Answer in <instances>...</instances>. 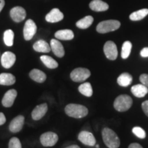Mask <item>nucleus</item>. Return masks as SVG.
I'll use <instances>...</instances> for the list:
<instances>
[{"label": "nucleus", "instance_id": "f257e3e1", "mask_svg": "<svg viewBox=\"0 0 148 148\" xmlns=\"http://www.w3.org/2000/svg\"><path fill=\"white\" fill-rule=\"evenodd\" d=\"M65 113L70 117L80 119L86 116L88 113V110L86 107L77 103H69L64 108Z\"/></svg>", "mask_w": 148, "mask_h": 148}, {"label": "nucleus", "instance_id": "f03ea898", "mask_svg": "<svg viewBox=\"0 0 148 148\" xmlns=\"http://www.w3.org/2000/svg\"><path fill=\"white\" fill-rule=\"evenodd\" d=\"M101 134L103 143L108 148H118L119 147L120 140L112 130L105 127L103 129Z\"/></svg>", "mask_w": 148, "mask_h": 148}, {"label": "nucleus", "instance_id": "7ed1b4c3", "mask_svg": "<svg viewBox=\"0 0 148 148\" xmlns=\"http://www.w3.org/2000/svg\"><path fill=\"white\" fill-rule=\"evenodd\" d=\"M132 103V99L129 95H121L116 98L113 106L118 112H125L131 108Z\"/></svg>", "mask_w": 148, "mask_h": 148}, {"label": "nucleus", "instance_id": "20e7f679", "mask_svg": "<svg viewBox=\"0 0 148 148\" xmlns=\"http://www.w3.org/2000/svg\"><path fill=\"white\" fill-rule=\"evenodd\" d=\"M121 23L116 20H106L103 21L97 25V32L101 34H105L112 31H115L119 28Z\"/></svg>", "mask_w": 148, "mask_h": 148}, {"label": "nucleus", "instance_id": "39448f33", "mask_svg": "<svg viewBox=\"0 0 148 148\" xmlns=\"http://www.w3.org/2000/svg\"><path fill=\"white\" fill-rule=\"evenodd\" d=\"M90 76V71L88 69L82 67L73 69L70 74V77L73 82H82Z\"/></svg>", "mask_w": 148, "mask_h": 148}, {"label": "nucleus", "instance_id": "423d86ee", "mask_svg": "<svg viewBox=\"0 0 148 148\" xmlns=\"http://www.w3.org/2000/svg\"><path fill=\"white\" fill-rule=\"evenodd\" d=\"M58 140V136L53 132L43 133L40 137V141L44 147H52Z\"/></svg>", "mask_w": 148, "mask_h": 148}, {"label": "nucleus", "instance_id": "0eeeda50", "mask_svg": "<svg viewBox=\"0 0 148 148\" xmlns=\"http://www.w3.org/2000/svg\"><path fill=\"white\" fill-rule=\"evenodd\" d=\"M37 30L36 23L32 19H28L25 22L23 27V37L25 40H29L34 37Z\"/></svg>", "mask_w": 148, "mask_h": 148}, {"label": "nucleus", "instance_id": "6e6552de", "mask_svg": "<svg viewBox=\"0 0 148 148\" xmlns=\"http://www.w3.org/2000/svg\"><path fill=\"white\" fill-rule=\"evenodd\" d=\"M103 52L106 58L110 60H114L117 58L118 51L116 44L112 41H107L103 46Z\"/></svg>", "mask_w": 148, "mask_h": 148}, {"label": "nucleus", "instance_id": "1a4fd4ad", "mask_svg": "<svg viewBox=\"0 0 148 148\" xmlns=\"http://www.w3.org/2000/svg\"><path fill=\"white\" fill-rule=\"evenodd\" d=\"M78 140L85 145L94 146L96 144V140L94 135L88 131H82L78 134Z\"/></svg>", "mask_w": 148, "mask_h": 148}, {"label": "nucleus", "instance_id": "9d476101", "mask_svg": "<svg viewBox=\"0 0 148 148\" xmlns=\"http://www.w3.org/2000/svg\"><path fill=\"white\" fill-rule=\"evenodd\" d=\"M16 62V56L11 51H5L1 57V63L5 69H9Z\"/></svg>", "mask_w": 148, "mask_h": 148}, {"label": "nucleus", "instance_id": "9b49d317", "mask_svg": "<svg viewBox=\"0 0 148 148\" xmlns=\"http://www.w3.org/2000/svg\"><path fill=\"white\" fill-rule=\"evenodd\" d=\"M25 118L23 115H18L14 117L9 125V130L12 133L20 132L23 128Z\"/></svg>", "mask_w": 148, "mask_h": 148}, {"label": "nucleus", "instance_id": "f8f14e48", "mask_svg": "<svg viewBox=\"0 0 148 148\" xmlns=\"http://www.w3.org/2000/svg\"><path fill=\"white\" fill-rule=\"evenodd\" d=\"M16 96L17 91L15 89H10L7 91L3 95V97L1 100V103L3 106L5 108H10L13 105Z\"/></svg>", "mask_w": 148, "mask_h": 148}, {"label": "nucleus", "instance_id": "ddd939ff", "mask_svg": "<svg viewBox=\"0 0 148 148\" xmlns=\"http://www.w3.org/2000/svg\"><path fill=\"white\" fill-rule=\"evenodd\" d=\"M10 16L15 22H21L25 19L26 16V12L25 9L21 6H16L10 10Z\"/></svg>", "mask_w": 148, "mask_h": 148}, {"label": "nucleus", "instance_id": "4468645a", "mask_svg": "<svg viewBox=\"0 0 148 148\" xmlns=\"http://www.w3.org/2000/svg\"><path fill=\"white\" fill-rule=\"evenodd\" d=\"M47 110L48 106L46 103L37 105L34 108V110H32V114H31L32 119L35 121H38V120L42 119L45 116L46 112H47Z\"/></svg>", "mask_w": 148, "mask_h": 148}, {"label": "nucleus", "instance_id": "2eb2a0df", "mask_svg": "<svg viewBox=\"0 0 148 148\" xmlns=\"http://www.w3.org/2000/svg\"><path fill=\"white\" fill-rule=\"evenodd\" d=\"M64 14L58 8H53L45 16V20L49 23H56L63 19Z\"/></svg>", "mask_w": 148, "mask_h": 148}, {"label": "nucleus", "instance_id": "dca6fc26", "mask_svg": "<svg viewBox=\"0 0 148 148\" xmlns=\"http://www.w3.org/2000/svg\"><path fill=\"white\" fill-rule=\"evenodd\" d=\"M51 50L58 58H62L64 55V49L62 43L56 39H51L50 41Z\"/></svg>", "mask_w": 148, "mask_h": 148}, {"label": "nucleus", "instance_id": "f3484780", "mask_svg": "<svg viewBox=\"0 0 148 148\" xmlns=\"http://www.w3.org/2000/svg\"><path fill=\"white\" fill-rule=\"evenodd\" d=\"M131 92L136 97H144L148 93V88L143 84H136L132 86Z\"/></svg>", "mask_w": 148, "mask_h": 148}, {"label": "nucleus", "instance_id": "a211bd4d", "mask_svg": "<svg viewBox=\"0 0 148 148\" xmlns=\"http://www.w3.org/2000/svg\"><path fill=\"white\" fill-rule=\"evenodd\" d=\"M29 75L32 80L38 83H43L47 78V75L43 71L37 69H32L29 72Z\"/></svg>", "mask_w": 148, "mask_h": 148}, {"label": "nucleus", "instance_id": "6ab92c4d", "mask_svg": "<svg viewBox=\"0 0 148 148\" xmlns=\"http://www.w3.org/2000/svg\"><path fill=\"white\" fill-rule=\"evenodd\" d=\"M89 7L91 10L96 11V12L106 11L109 8L108 3L101 1V0H93L90 3Z\"/></svg>", "mask_w": 148, "mask_h": 148}, {"label": "nucleus", "instance_id": "aec40b11", "mask_svg": "<svg viewBox=\"0 0 148 148\" xmlns=\"http://www.w3.org/2000/svg\"><path fill=\"white\" fill-rule=\"evenodd\" d=\"M16 82V77L9 73H1L0 74V85L11 86Z\"/></svg>", "mask_w": 148, "mask_h": 148}, {"label": "nucleus", "instance_id": "412c9836", "mask_svg": "<svg viewBox=\"0 0 148 148\" xmlns=\"http://www.w3.org/2000/svg\"><path fill=\"white\" fill-rule=\"evenodd\" d=\"M33 49L37 52L41 53H49L51 51L50 45L44 40H39L35 42Z\"/></svg>", "mask_w": 148, "mask_h": 148}, {"label": "nucleus", "instance_id": "4be33fe9", "mask_svg": "<svg viewBox=\"0 0 148 148\" xmlns=\"http://www.w3.org/2000/svg\"><path fill=\"white\" fill-rule=\"evenodd\" d=\"M55 37L59 40H70L74 38V34L71 29H61L55 33Z\"/></svg>", "mask_w": 148, "mask_h": 148}, {"label": "nucleus", "instance_id": "5701e85b", "mask_svg": "<svg viewBox=\"0 0 148 148\" xmlns=\"http://www.w3.org/2000/svg\"><path fill=\"white\" fill-rule=\"evenodd\" d=\"M132 76L128 73H123L118 77L117 83L119 86L123 87H126L132 84Z\"/></svg>", "mask_w": 148, "mask_h": 148}, {"label": "nucleus", "instance_id": "b1692460", "mask_svg": "<svg viewBox=\"0 0 148 148\" xmlns=\"http://www.w3.org/2000/svg\"><path fill=\"white\" fill-rule=\"evenodd\" d=\"M40 60L42 61V63H43L45 65L47 66L49 69H56L58 66V62L56 61L54 59L51 58V56H49L43 55L40 56Z\"/></svg>", "mask_w": 148, "mask_h": 148}, {"label": "nucleus", "instance_id": "393cba45", "mask_svg": "<svg viewBox=\"0 0 148 148\" xmlns=\"http://www.w3.org/2000/svg\"><path fill=\"white\" fill-rule=\"evenodd\" d=\"M78 90L82 95L88 97H91L92 93H93L92 86L89 82H84L79 85L78 87Z\"/></svg>", "mask_w": 148, "mask_h": 148}, {"label": "nucleus", "instance_id": "a878e982", "mask_svg": "<svg viewBox=\"0 0 148 148\" xmlns=\"http://www.w3.org/2000/svg\"><path fill=\"white\" fill-rule=\"evenodd\" d=\"M93 18L91 16H86L82 19L76 22V26L79 29H86L92 25Z\"/></svg>", "mask_w": 148, "mask_h": 148}, {"label": "nucleus", "instance_id": "bb28decb", "mask_svg": "<svg viewBox=\"0 0 148 148\" xmlns=\"http://www.w3.org/2000/svg\"><path fill=\"white\" fill-rule=\"evenodd\" d=\"M148 14V9L144 8L141 10L135 11L130 15V18L132 21H140L143 19Z\"/></svg>", "mask_w": 148, "mask_h": 148}, {"label": "nucleus", "instance_id": "cd10ccee", "mask_svg": "<svg viewBox=\"0 0 148 148\" xmlns=\"http://www.w3.org/2000/svg\"><path fill=\"white\" fill-rule=\"evenodd\" d=\"M14 34L12 29H7L3 34V41L4 43L8 47L13 45Z\"/></svg>", "mask_w": 148, "mask_h": 148}, {"label": "nucleus", "instance_id": "c85d7f7f", "mask_svg": "<svg viewBox=\"0 0 148 148\" xmlns=\"http://www.w3.org/2000/svg\"><path fill=\"white\" fill-rule=\"evenodd\" d=\"M132 45L131 42L125 41L123 42L121 49V58L123 59H126L129 57L130 54L131 50H132Z\"/></svg>", "mask_w": 148, "mask_h": 148}, {"label": "nucleus", "instance_id": "c756f323", "mask_svg": "<svg viewBox=\"0 0 148 148\" xmlns=\"http://www.w3.org/2000/svg\"><path fill=\"white\" fill-rule=\"evenodd\" d=\"M132 132L135 136H137L138 138H140V139H143V138H145L146 137L145 131L140 127H134L132 130Z\"/></svg>", "mask_w": 148, "mask_h": 148}, {"label": "nucleus", "instance_id": "7c9ffc66", "mask_svg": "<svg viewBox=\"0 0 148 148\" xmlns=\"http://www.w3.org/2000/svg\"><path fill=\"white\" fill-rule=\"evenodd\" d=\"M8 148H22L20 140L16 137L11 138L8 143Z\"/></svg>", "mask_w": 148, "mask_h": 148}, {"label": "nucleus", "instance_id": "2f4dec72", "mask_svg": "<svg viewBox=\"0 0 148 148\" xmlns=\"http://www.w3.org/2000/svg\"><path fill=\"white\" fill-rule=\"evenodd\" d=\"M139 79H140V82H141V84L145 85V86H147L148 88V74H146V73L142 74V75H140Z\"/></svg>", "mask_w": 148, "mask_h": 148}, {"label": "nucleus", "instance_id": "473e14b6", "mask_svg": "<svg viewBox=\"0 0 148 148\" xmlns=\"http://www.w3.org/2000/svg\"><path fill=\"white\" fill-rule=\"evenodd\" d=\"M142 109H143L144 113H145L146 115L148 116V100L143 101L142 103Z\"/></svg>", "mask_w": 148, "mask_h": 148}, {"label": "nucleus", "instance_id": "72a5a7b5", "mask_svg": "<svg viewBox=\"0 0 148 148\" xmlns=\"http://www.w3.org/2000/svg\"><path fill=\"white\" fill-rule=\"evenodd\" d=\"M140 56L143 58H147L148 57V47H145L140 51Z\"/></svg>", "mask_w": 148, "mask_h": 148}, {"label": "nucleus", "instance_id": "f704fd0d", "mask_svg": "<svg viewBox=\"0 0 148 148\" xmlns=\"http://www.w3.org/2000/svg\"><path fill=\"white\" fill-rule=\"evenodd\" d=\"M5 121H6V119H5L4 114L3 112H0V125L4 124Z\"/></svg>", "mask_w": 148, "mask_h": 148}, {"label": "nucleus", "instance_id": "c9c22d12", "mask_svg": "<svg viewBox=\"0 0 148 148\" xmlns=\"http://www.w3.org/2000/svg\"><path fill=\"white\" fill-rule=\"evenodd\" d=\"M128 148H143V147H142L140 144L136 143H131L130 145H129Z\"/></svg>", "mask_w": 148, "mask_h": 148}, {"label": "nucleus", "instance_id": "e433bc0d", "mask_svg": "<svg viewBox=\"0 0 148 148\" xmlns=\"http://www.w3.org/2000/svg\"><path fill=\"white\" fill-rule=\"evenodd\" d=\"M4 5H5L4 0H0V12H1V11L2 10L3 7H4Z\"/></svg>", "mask_w": 148, "mask_h": 148}, {"label": "nucleus", "instance_id": "4c0bfd02", "mask_svg": "<svg viewBox=\"0 0 148 148\" xmlns=\"http://www.w3.org/2000/svg\"><path fill=\"white\" fill-rule=\"evenodd\" d=\"M66 148H80V147L77 145H72L68 146V147H66Z\"/></svg>", "mask_w": 148, "mask_h": 148}, {"label": "nucleus", "instance_id": "58836bf2", "mask_svg": "<svg viewBox=\"0 0 148 148\" xmlns=\"http://www.w3.org/2000/svg\"><path fill=\"white\" fill-rule=\"evenodd\" d=\"M95 147H96V148H99V146L98 145H95Z\"/></svg>", "mask_w": 148, "mask_h": 148}]
</instances>
